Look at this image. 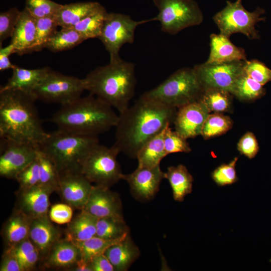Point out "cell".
Instances as JSON below:
<instances>
[{"mask_svg": "<svg viewBox=\"0 0 271 271\" xmlns=\"http://www.w3.org/2000/svg\"><path fill=\"white\" fill-rule=\"evenodd\" d=\"M176 108L141 96L119 113L113 146L119 153L136 158L143 146L173 122Z\"/></svg>", "mask_w": 271, "mask_h": 271, "instance_id": "6da1fadb", "label": "cell"}, {"mask_svg": "<svg viewBox=\"0 0 271 271\" xmlns=\"http://www.w3.org/2000/svg\"><path fill=\"white\" fill-rule=\"evenodd\" d=\"M33 93L0 89V137L39 148L49 133L43 129Z\"/></svg>", "mask_w": 271, "mask_h": 271, "instance_id": "7a4b0ae2", "label": "cell"}, {"mask_svg": "<svg viewBox=\"0 0 271 271\" xmlns=\"http://www.w3.org/2000/svg\"><path fill=\"white\" fill-rule=\"evenodd\" d=\"M118 118L111 106L90 93L61 105L51 120L59 130L97 136L115 127Z\"/></svg>", "mask_w": 271, "mask_h": 271, "instance_id": "3957f363", "label": "cell"}, {"mask_svg": "<svg viewBox=\"0 0 271 271\" xmlns=\"http://www.w3.org/2000/svg\"><path fill=\"white\" fill-rule=\"evenodd\" d=\"M86 90L120 113L129 107L136 85L134 65L121 59L99 66L85 78Z\"/></svg>", "mask_w": 271, "mask_h": 271, "instance_id": "277c9868", "label": "cell"}, {"mask_svg": "<svg viewBox=\"0 0 271 271\" xmlns=\"http://www.w3.org/2000/svg\"><path fill=\"white\" fill-rule=\"evenodd\" d=\"M99 144L97 136H84L58 129L49 133L38 148L53 161L61 174L79 171L82 160Z\"/></svg>", "mask_w": 271, "mask_h": 271, "instance_id": "5b68a950", "label": "cell"}, {"mask_svg": "<svg viewBox=\"0 0 271 271\" xmlns=\"http://www.w3.org/2000/svg\"><path fill=\"white\" fill-rule=\"evenodd\" d=\"M202 91L193 68H184L141 96L168 106L179 108L199 100Z\"/></svg>", "mask_w": 271, "mask_h": 271, "instance_id": "8992f818", "label": "cell"}, {"mask_svg": "<svg viewBox=\"0 0 271 271\" xmlns=\"http://www.w3.org/2000/svg\"><path fill=\"white\" fill-rule=\"evenodd\" d=\"M119 153L113 146L108 148L99 144L82 160L79 172L94 185L110 188L122 179L117 160Z\"/></svg>", "mask_w": 271, "mask_h": 271, "instance_id": "52a82bcc", "label": "cell"}, {"mask_svg": "<svg viewBox=\"0 0 271 271\" xmlns=\"http://www.w3.org/2000/svg\"><path fill=\"white\" fill-rule=\"evenodd\" d=\"M159 13L153 18L161 24L163 32L175 35L182 30L200 25L203 14L194 0H153Z\"/></svg>", "mask_w": 271, "mask_h": 271, "instance_id": "ba28073f", "label": "cell"}, {"mask_svg": "<svg viewBox=\"0 0 271 271\" xmlns=\"http://www.w3.org/2000/svg\"><path fill=\"white\" fill-rule=\"evenodd\" d=\"M265 10L257 7L253 12L247 11L242 6V0L234 2L227 1L226 5L217 13L213 20L220 30V33L228 37L235 33H240L251 40L260 38L255 25L265 18L261 16Z\"/></svg>", "mask_w": 271, "mask_h": 271, "instance_id": "9c48e42d", "label": "cell"}, {"mask_svg": "<svg viewBox=\"0 0 271 271\" xmlns=\"http://www.w3.org/2000/svg\"><path fill=\"white\" fill-rule=\"evenodd\" d=\"M86 90L84 79L67 76L51 69L33 91L36 100L65 105L81 97Z\"/></svg>", "mask_w": 271, "mask_h": 271, "instance_id": "30bf717a", "label": "cell"}, {"mask_svg": "<svg viewBox=\"0 0 271 271\" xmlns=\"http://www.w3.org/2000/svg\"><path fill=\"white\" fill-rule=\"evenodd\" d=\"M153 21L152 18L137 21L127 15L108 13L98 39L108 52L110 62L121 59L119 56L120 48L125 44L133 42L135 30L139 25Z\"/></svg>", "mask_w": 271, "mask_h": 271, "instance_id": "8fae6325", "label": "cell"}, {"mask_svg": "<svg viewBox=\"0 0 271 271\" xmlns=\"http://www.w3.org/2000/svg\"><path fill=\"white\" fill-rule=\"evenodd\" d=\"M245 61L205 62L195 66L193 69L203 90L217 88L227 91L232 94L237 80L243 73Z\"/></svg>", "mask_w": 271, "mask_h": 271, "instance_id": "7c38bea8", "label": "cell"}, {"mask_svg": "<svg viewBox=\"0 0 271 271\" xmlns=\"http://www.w3.org/2000/svg\"><path fill=\"white\" fill-rule=\"evenodd\" d=\"M38 148L1 138L0 176L16 180L17 175L35 160Z\"/></svg>", "mask_w": 271, "mask_h": 271, "instance_id": "4fadbf2b", "label": "cell"}, {"mask_svg": "<svg viewBox=\"0 0 271 271\" xmlns=\"http://www.w3.org/2000/svg\"><path fill=\"white\" fill-rule=\"evenodd\" d=\"M93 186L79 171L60 174L57 190L63 201L73 208L82 210L86 205Z\"/></svg>", "mask_w": 271, "mask_h": 271, "instance_id": "5bb4252c", "label": "cell"}, {"mask_svg": "<svg viewBox=\"0 0 271 271\" xmlns=\"http://www.w3.org/2000/svg\"><path fill=\"white\" fill-rule=\"evenodd\" d=\"M165 173L160 165L154 168H137L128 174H123L122 179L128 184L134 197L140 200H148L153 198L159 190Z\"/></svg>", "mask_w": 271, "mask_h": 271, "instance_id": "9a60e30c", "label": "cell"}, {"mask_svg": "<svg viewBox=\"0 0 271 271\" xmlns=\"http://www.w3.org/2000/svg\"><path fill=\"white\" fill-rule=\"evenodd\" d=\"M209 112L199 100L178 108L173 121L175 130L186 139L201 134Z\"/></svg>", "mask_w": 271, "mask_h": 271, "instance_id": "2e32d148", "label": "cell"}, {"mask_svg": "<svg viewBox=\"0 0 271 271\" xmlns=\"http://www.w3.org/2000/svg\"><path fill=\"white\" fill-rule=\"evenodd\" d=\"M55 192L53 189L40 184L18 190L15 209L32 219L48 215L49 197Z\"/></svg>", "mask_w": 271, "mask_h": 271, "instance_id": "e0dca14e", "label": "cell"}, {"mask_svg": "<svg viewBox=\"0 0 271 271\" xmlns=\"http://www.w3.org/2000/svg\"><path fill=\"white\" fill-rule=\"evenodd\" d=\"M97 218L123 217L120 198L109 188L94 185L83 209Z\"/></svg>", "mask_w": 271, "mask_h": 271, "instance_id": "ac0fdd59", "label": "cell"}, {"mask_svg": "<svg viewBox=\"0 0 271 271\" xmlns=\"http://www.w3.org/2000/svg\"><path fill=\"white\" fill-rule=\"evenodd\" d=\"M29 238L38 250L40 260L43 261L60 239V233L47 215L31 219Z\"/></svg>", "mask_w": 271, "mask_h": 271, "instance_id": "d6986e66", "label": "cell"}, {"mask_svg": "<svg viewBox=\"0 0 271 271\" xmlns=\"http://www.w3.org/2000/svg\"><path fill=\"white\" fill-rule=\"evenodd\" d=\"M210 52L207 63H221L238 61H246L245 50L234 45L229 38L222 34H211Z\"/></svg>", "mask_w": 271, "mask_h": 271, "instance_id": "ffe728a7", "label": "cell"}, {"mask_svg": "<svg viewBox=\"0 0 271 271\" xmlns=\"http://www.w3.org/2000/svg\"><path fill=\"white\" fill-rule=\"evenodd\" d=\"M36 35V19L25 8L20 15L11 37V44L16 53L23 55L29 53L33 47Z\"/></svg>", "mask_w": 271, "mask_h": 271, "instance_id": "44dd1931", "label": "cell"}, {"mask_svg": "<svg viewBox=\"0 0 271 271\" xmlns=\"http://www.w3.org/2000/svg\"><path fill=\"white\" fill-rule=\"evenodd\" d=\"M114 270L126 271L140 256V251L129 234L109 247L104 253Z\"/></svg>", "mask_w": 271, "mask_h": 271, "instance_id": "7402d4cb", "label": "cell"}, {"mask_svg": "<svg viewBox=\"0 0 271 271\" xmlns=\"http://www.w3.org/2000/svg\"><path fill=\"white\" fill-rule=\"evenodd\" d=\"M80 258L79 249L71 240L60 239L52 247L43 260L49 268H65L67 270Z\"/></svg>", "mask_w": 271, "mask_h": 271, "instance_id": "603a6c76", "label": "cell"}, {"mask_svg": "<svg viewBox=\"0 0 271 271\" xmlns=\"http://www.w3.org/2000/svg\"><path fill=\"white\" fill-rule=\"evenodd\" d=\"M51 69L49 67L28 69L16 66L13 69L12 76L8 79L6 85L1 87V89L19 90L33 93Z\"/></svg>", "mask_w": 271, "mask_h": 271, "instance_id": "cb8c5ba5", "label": "cell"}, {"mask_svg": "<svg viewBox=\"0 0 271 271\" xmlns=\"http://www.w3.org/2000/svg\"><path fill=\"white\" fill-rule=\"evenodd\" d=\"M31 218L15 209L3 224L2 229L5 249L14 247L29 238Z\"/></svg>", "mask_w": 271, "mask_h": 271, "instance_id": "d4e9b609", "label": "cell"}, {"mask_svg": "<svg viewBox=\"0 0 271 271\" xmlns=\"http://www.w3.org/2000/svg\"><path fill=\"white\" fill-rule=\"evenodd\" d=\"M102 5L96 2H86L62 5L54 17L58 26L72 28Z\"/></svg>", "mask_w": 271, "mask_h": 271, "instance_id": "484cf974", "label": "cell"}, {"mask_svg": "<svg viewBox=\"0 0 271 271\" xmlns=\"http://www.w3.org/2000/svg\"><path fill=\"white\" fill-rule=\"evenodd\" d=\"M165 179L168 180L176 201H183L192 191L193 178L183 165L169 167L165 173Z\"/></svg>", "mask_w": 271, "mask_h": 271, "instance_id": "4316f807", "label": "cell"}, {"mask_svg": "<svg viewBox=\"0 0 271 271\" xmlns=\"http://www.w3.org/2000/svg\"><path fill=\"white\" fill-rule=\"evenodd\" d=\"M98 218L84 210L69 223L66 230V238L76 241L87 240L96 236Z\"/></svg>", "mask_w": 271, "mask_h": 271, "instance_id": "83f0119b", "label": "cell"}, {"mask_svg": "<svg viewBox=\"0 0 271 271\" xmlns=\"http://www.w3.org/2000/svg\"><path fill=\"white\" fill-rule=\"evenodd\" d=\"M164 129L148 141L138 151L136 156L138 167H155L159 166L161 160L167 156L164 147Z\"/></svg>", "mask_w": 271, "mask_h": 271, "instance_id": "f1b7e54d", "label": "cell"}, {"mask_svg": "<svg viewBox=\"0 0 271 271\" xmlns=\"http://www.w3.org/2000/svg\"><path fill=\"white\" fill-rule=\"evenodd\" d=\"M129 234V229L123 217L98 218L96 236L108 240H117Z\"/></svg>", "mask_w": 271, "mask_h": 271, "instance_id": "f546056e", "label": "cell"}, {"mask_svg": "<svg viewBox=\"0 0 271 271\" xmlns=\"http://www.w3.org/2000/svg\"><path fill=\"white\" fill-rule=\"evenodd\" d=\"M85 40L73 28H61L50 39L45 48L53 52L66 51L75 47Z\"/></svg>", "mask_w": 271, "mask_h": 271, "instance_id": "4dcf8cb0", "label": "cell"}, {"mask_svg": "<svg viewBox=\"0 0 271 271\" xmlns=\"http://www.w3.org/2000/svg\"><path fill=\"white\" fill-rule=\"evenodd\" d=\"M107 13L102 6L72 28L79 32L85 40L98 38Z\"/></svg>", "mask_w": 271, "mask_h": 271, "instance_id": "1f68e13d", "label": "cell"}, {"mask_svg": "<svg viewBox=\"0 0 271 271\" xmlns=\"http://www.w3.org/2000/svg\"><path fill=\"white\" fill-rule=\"evenodd\" d=\"M232 95L231 93L224 90L207 88L203 90L199 100L206 106L209 112L222 113L230 109Z\"/></svg>", "mask_w": 271, "mask_h": 271, "instance_id": "d6a6232c", "label": "cell"}, {"mask_svg": "<svg viewBox=\"0 0 271 271\" xmlns=\"http://www.w3.org/2000/svg\"><path fill=\"white\" fill-rule=\"evenodd\" d=\"M265 94L263 85L243 72L235 84L232 94L241 100L253 101L261 98Z\"/></svg>", "mask_w": 271, "mask_h": 271, "instance_id": "836d02e7", "label": "cell"}, {"mask_svg": "<svg viewBox=\"0 0 271 271\" xmlns=\"http://www.w3.org/2000/svg\"><path fill=\"white\" fill-rule=\"evenodd\" d=\"M37 159L39 164L40 184L52 188L56 192L60 174L53 161L38 148Z\"/></svg>", "mask_w": 271, "mask_h": 271, "instance_id": "e575fe53", "label": "cell"}, {"mask_svg": "<svg viewBox=\"0 0 271 271\" xmlns=\"http://www.w3.org/2000/svg\"><path fill=\"white\" fill-rule=\"evenodd\" d=\"M124 238L117 240H108L95 236L84 241H72L79 249L80 258L90 262L94 256L104 254L109 247L121 241Z\"/></svg>", "mask_w": 271, "mask_h": 271, "instance_id": "d590c367", "label": "cell"}, {"mask_svg": "<svg viewBox=\"0 0 271 271\" xmlns=\"http://www.w3.org/2000/svg\"><path fill=\"white\" fill-rule=\"evenodd\" d=\"M11 249L17 257L22 271L33 269L40 260L38 250L29 238Z\"/></svg>", "mask_w": 271, "mask_h": 271, "instance_id": "8d00e7d4", "label": "cell"}, {"mask_svg": "<svg viewBox=\"0 0 271 271\" xmlns=\"http://www.w3.org/2000/svg\"><path fill=\"white\" fill-rule=\"evenodd\" d=\"M58 26L54 16L37 19L35 41L29 53L45 48L47 43L57 31Z\"/></svg>", "mask_w": 271, "mask_h": 271, "instance_id": "74e56055", "label": "cell"}, {"mask_svg": "<svg viewBox=\"0 0 271 271\" xmlns=\"http://www.w3.org/2000/svg\"><path fill=\"white\" fill-rule=\"evenodd\" d=\"M232 121L228 116L221 113L214 112L209 114L203 124L201 135L207 140L222 135L232 126Z\"/></svg>", "mask_w": 271, "mask_h": 271, "instance_id": "f35d334b", "label": "cell"}, {"mask_svg": "<svg viewBox=\"0 0 271 271\" xmlns=\"http://www.w3.org/2000/svg\"><path fill=\"white\" fill-rule=\"evenodd\" d=\"M62 6L52 0H26L25 8L37 19L55 16Z\"/></svg>", "mask_w": 271, "mask_h": 271, "instance_id": "ab89813d", "label": "cell"}, {"mask_svg": "<svg viewBox=\"0 0 271 271\" xmlns=\"http://www.w3.org/2000/svg\"><path fill=\"white\" fill-rule=\"evenodd\" d=\"M175 130L173 131L170 126L164 129V143L165 150L168 155L176 153H189L191 149L186 141Z\"/></svg>", "mask_w": 271, "mask_h": 271, "instance_id": "60d3db41", "label": "cell"}, {"mask_svg": "<svg viewBox=\"0 0 271 271\" xmlns=\"http://www.w3.org/2000/svg\"><path fill=\"white\" fill-rule=\"evenodd\" d=\"M237 160L238 157H235L230 163L221 164L212 172V178L217 185L224 186L237 181L235 170Z\"/></svg>", "mask_w": 271, "mask_h": 271, "instance_id": "b9f144b4", "label": "cell"}, {"mask_svg": "<svg viewBox=\"0 0 271 271\" xmlns=\"http://www.w3.org/2000/svg\"><path fill=\"white\" fill-rule=\"evenodd\" d=\"M243 71L246 75L262 85L271 81V69L257 60L245 61Z\"/></svg>", "mask_w": 271, "mask_h": 271, "instance_id": "7bdbcfd3", "label": "cell"}, {"mask_svg": "<svg viewBox=\"0 0 271 271\" xmlns=\"http://www.w3.org/2000/svg\"><path fill=\"white\" fill-rule=\"evenodd\" d=\"M21 11L13 7L0 13V44L12 37L19 20Z\"/></svg>", "mask_w": 271, "mask_h": 271, "instance_id": "ee69618b", "label": "cell"}, {"mask_svg": "<svg viewBox=\"0 0 271 271\" xmlns=\"http://www.w3.org/2000/svg\"><path fill=\"white\" fill-rule=\"evenodd\" d=\"M16 180L19 184V190L28 189L40 184L39 164L37 158L17 175Z\"/></svg>", "mask_w": 271, "mask_h": 271, "instance_id": "f6af8a7d", "label": "cell"}, {"mask_svg": "<svg viewBox=\"0 0 271 271\" xmlns=\"http://www.w3.org/2000/svg\"><path fill=\"white\" fill-rule=\"evenodd\" d=\"M72 208L65 203L55 204L51 206L48 215L51 221L57 224H68L72 220Z\"/></svg>", "mask_w": 271, "mask_h": 271, "instance_id": "bcb514c9", "label": "cell"}, {"mask_svg": "<svg viewBox=\"0 0 271 271\" xmlns=\"http://www.w3.org/2000/svg\"><path fill=\"white\" fill-rule=\"evenodd\" d=\"M237 149L242 154L249 159L253 158L259 150L258 144L254 134L247 132L239 140Z\"/></svg>", "mask_w": 271, "mask_h": 271, "instance_id": "7dc6e473", "label": "cell"}, {"mask_svg": "<svg viewBox=\"0 0 271 271\" xmlns=\"http://www.w3.org/2000/svg\"><path fill=\"white\" fill-rule=\"evenodd\" d=\"M0 271H22L17 257L11 248L5 249L0 264Z\"/></svg>", "mask_w": 271, "mask_h": 271, "instance_id": "c3c4849f", "label": "cell"}, {"mask_svg": "<svg viewBox=\"0 0 271 271\" xmlns=\"http://www.w3.org/2000/svg\"><path fill=\"white\" fill-rule=\"evenodd\" d=\"M16 53L14 46L10 44L5 47L1 46L0 48V71L13 69L16 65L13 64L10 60L9 57L12 54Z\"/></svg>", "mask_w": 271, "mask_h": 271, "instance_id": "681fc988", "label": "cell"}, {"mask_svg": "<svg viewBox=\"0 0 271 271\" xmlns=\"http://www.w3.org/2000/svg\"><path fill=\"white\" fill-rule=\"evenodd\" d=\"M92 271H114V269L107 257L101 254L94 256L90 261Z\"/></svg>", "mask_w": 271, "mask_h": 271, "instance_id": "f907efd6", "label": "cell"}, {"mask_svg": "<svg viewBox=\"0 0 271 271\" xmlns=\"http://www.w3.org/2000/svg\"><path fill=\"white\" fill-rule=\"evenodd\" d=\"M67 270L73 271H92L90 262L86 261L80 258Z\"/></svg>", "mask_w": 271, "mask_h": 271, "instance_id": "816d5d0a", "label": "cell"}]
</instances>
